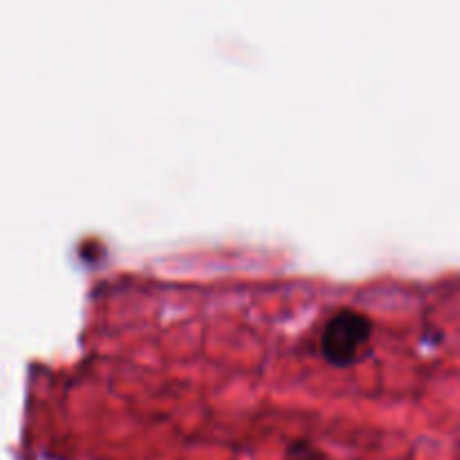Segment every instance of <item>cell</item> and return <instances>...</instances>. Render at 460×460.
<instances>
[{"label":"cell","instance_id":"cell-1","mask_svg":"<svg viewBox=\"0 0 460 460\" xmlns=\"http://www.w3.org/2000/svg\"><path fill=\"white\" fill-rule=\"evenodd\" d=\"M373 335V319L355 308L331 314L322 332V353L335 367H350Z\"/></svg>","mask_w":460,"mask_h":460},{"label":"cell","instance_id":"cell-2","mask_svg":"<svg viewBox=\"0 0 460 460\" xmlns=\"http://www.w3.org/2000/svg\"><path fill=\"white\" fill-rule=\"evenodd\" d=\"M286 460H326V456L322 454V449H317L308 440H295L288 447Z\"/></svg>","mask_w":460,"mask_h":460}]
</instances>
